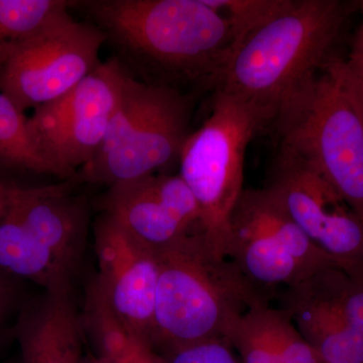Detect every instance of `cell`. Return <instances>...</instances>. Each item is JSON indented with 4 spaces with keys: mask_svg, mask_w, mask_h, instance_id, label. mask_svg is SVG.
<instances>
[{
    "mask_svg": "<svg viewBox=\"0 0 363 363\" xmlns=\"http://www.w3.org/2000/svg\"><path fill=\"white\" fill-rule=\"evenodd\" d=\"M138 80L183 92L213 91L236 45L228 21L204 0L73 1Z\"/></svg>",
    "mask_w": 363,
    "mask_h": 363,
    "instance_id": "6da1fadb",
    "label": "cell"
},
{
    "mask_svg": "<svg viewBox=\"0 0 363 363\" xmlns=\"http://www.w3.org/2000/svg\"><path fill=\"white\" fill-rule=\"evenodd\" d=\"M357 9V1L290 0L236 45L213 91L250 105L271 125L294 91L335 57L334 47Z\"/></svg>",
    "mask_w": 363,
    "mask_h": 363,
    "instance_id": "7a4b0ae2",
    "label": "cell"
},
{
    "mask_svg": "<svg viewBox=\"0 0 363 363\" xmlns=\"http://www.w3.org/2000/svg\"><path fill=\"white\" fill-rule=\"evenodd\" d=\"M154 325L150 342L157 353L224 338L234 320L274 294L252 283L202 233L157 252Z\"/></svg>",
    "mask_w": 363,
    "mask_h": 363,
    "instance_id": "3957f363",
    "label": "cell"
},
{
    "mask_svg": "<svg viewBox=\"0 0 363 363\" xmlns=\"http://www.w3.org/2000/svg\"><path fill=\"white\" fill-rule=\"evenodd\" d=\"M279 145L304 160L363 220V111L344 60L327 62L286 99Z\"/></svg>",
    "mask_w": 363,
    "mask_h": 363,
    "instance_id": "277c9868",
    "label": "cell"
},
{
    "mask_svg": "<svg viewBox=\"0 0 363 363\" xmlns=\"http://www.w3.org/2000/svg\"><path fill=\"white\" fill-rule=\"evenodd\" d=\"M194 101L193 93L143 82L125 70L118 107L104 143L74 179L109 188L179 162L192 133Z\"/></svg>",
    "mask_w": 363,
    "mask_h": 363,
    "instance_id": "5b68a950",
    "label": "cell"
},
{
    "mask_svg": "<svg viewBox=\"0 0 363 363\" xmlns=\"http://www.w3.org/2000/svg\"><path fill=\"white\" fill-rule=\"evenodd\" d=\"M211 111L182 149L179 175L201 211L202 234L217 255L226 257L229 220L242 194L248 145L269 121L233 95L213 91Z\"/></svg>",
    "mask_w": 363,
    "mask_h": 363,
    "instance_id": "8992f818",
    "label": "cell"
},
{
    "mask_svg": "<svg viewBox=\"0 0 363 363\" xmlns=\"http://www.w3.org/2000/svg\"><path fill=\"white\" fill-rule=\"evenodd\" d=\"M226 257L274 296L324 269H344L313 243L264 188L245 189L240 195L229 220Z\"/></svg>",
    "mask_w": 363,
    "mask_h": 363,
    "instance_id": "52a82bcc",
    "label": "cell"
},
{
    "mask_svg": "<svg viewBox=\"0 0 363 363\" xmlns=\"http://www.w3.org/2000/svg\"><path fill=\"white\" fill-rule=\"evenodd\" d=\"M71 7L52 16L0 66V92L21 111L64 96L102 63L104 33L90 21L74 18Z\"/></svg>",
    "mask_w": 363,
    "mask_h": 363,
    "instance_id": "ba28073f",
    "label": "cell"
},
{
    "mask_svg": "<svg viewBox=\"0 0 363 363\" xmlns=\"http://www.w3.org/2000/svg\"><path fill=\"white\" fill-rule=\"evenodd\" d=\"M125 69L102 62L74 89L35 108L28 118L33 142L60 179L71 180L97 154L121 100Z\"/></svg>",
    "mask_w": 363,
    "mask_h": 363,
    "instance_id": "9c48e42d",
    "label": "cell"
},
{
    "mask_svg": "<svg viewBox=\"0 0 363 363\" xmlns=\"http://www.w3.org/2000/svg\"><path fill=\"white\" fill-rule=\"evenodd\" d=\"M264 188L320 250L363 274V220L314 169L279 145Z\"/></svg>",
    "mask_w": 363,
    "mask_h": 363,
    "instance_id": "30bf717a",
    "label": "cell"
},
{
    "mask_svg": "<svg viewBox=\"0 0 363 363\" xmlns=\"http://www.w3.org/2000/svg\"><path fill=\"white\" fill-rule=\"evenodd\" d=\"M274 300L314 350L363 353V274L330 267L281 289Z\"/></svg>",
    "mask_w": 363,
    "mask_h": 363,
    "instance_id": "8fae6325",
    "label": "cell"
},
{
    "mask_svg": "<svg viewBox=\"0 0 363 363\" xmlns=\"http://www.w3.org/2000/svg\"><path fill=\"white\" fill-rule=\"evenodd\" d=\"M95 250L99 272L93 288L119 322L150 341L159 281L157 250L105 214L95 225Z\"/></svg>",
    "mask_w": 363,
    "mask_h": 363,
    "instance_id": "7c38bea8",
    "label": "cell"
},
{
    "mask_svg": "<svg viewBox=\"0 0 363 363\" xmlns=\"http://www.w3.org/2000/svg\"><path fill=\"white\" fill-rule=\"evenodd\" d=\"M111 217L152 250L202 233L201 211L181 176L152 174L108 188L100 201Z\"/></svg>",
    "mask_w": 363,
    "mask_h": 363,
    "instance_id": "4fadbf2b",
    "label": "cell"
},
{
    "mask_svg": "<svg viewBox=\"0 0 363 363\" xmlns=\"http://www.w3.org/2000/svg\"><path fill=\"white\" fill-rule=\"evenodd\" d=\"M78 182L23 188L13 185L6 213L74 272L80 264L87 234V201L75 194Z\"/></svg>",
    "mask_w": 363,
    "mask_h": 363,
    "instance_id": "5bb4252c",
    "label": "cell"
},
{
    "mask_svg": "<svg viewBox=\"0 0 363 363\" xmlns=\"http://www.w3.org/2000/svg\"><path fill=\"white\" fill-rule=\"evenodd\" d=\"M16 336L21 363H82L81 322L72 286L45 291L26 305L18 317Z\"/></svg>",
    "mask_w": 363,
    "mask_h": 363,
    "instance_id": "9a60e30c",
    "label": "cell"
},
{
    "mask_svg": "<svg viewBox=\"0 0 363 363\" xmlns=\"http://www.w3.org/2000/svg\"><path fill=\"white\" fill-rule=\"evenodd\" d=\"M224 338L241 363H321L283 310L262 303L234 320Z\"/></svg>",
    "mask_w": 363,
    "mask_h": 363,
    "instance_id": "2e32d148",
    "label": "cell"
},
{
    "mask_svg": "<svg viewBox=\"0 0 363 363\" xmlns=\"http://www.w3.org/2000/svg\"><path fill=\"white\" fill-rule=\"evenodd\" d=\"M74 272L13 216L0 218V274L54 291L72 286Z\"/></svg>",
    "mask_w": 363,
    "mask_h": 363,
    "instance_id": "e0dca14e",
    "label": "cell"
},
{
    "mask_svg": "<svg viewBox=\"0 0 363 363\" xmlns=\"http://www.w3.org/2000/svg\"><path fill=\"white\" fill-rule=\"evenodd\" d=\"M84 320L96 346L98 357L105 362L162 363L150 341L119 322L92 286L86 300Z\"/></svg>",
    "mask_w": 363,
    "mask_h": 363,
    "instance_id": "ac0fdd59",
    "label": "cell"
},
{
    "mask_svg": "<svg viewBox=\"0 0 363 363\" xmlns=\"http://www.w3.org/2000/svg\"><path fill=\"white\" fill-rule=\"evenodd\" d=\"M0 167L60 179L58 171L33 142L28 118L0 92Z\"/></svg>",
    "mask_w": 363,
    "mask_h": 363,
    "instance_id": "d6986e66",
    "label": "cell"
},
{
    "mask_svg": "<svg viewBox=\"0 0 363 363\" xmlns=\"http://www.w3.org/2000/svg\"><path fill=\"white\" fill-rule=\"evenodd\" d=\"M71 6L66 0H0V66L52 16Z\"/></svg>",
    "mask_w": 363,
    "mask_h": 363,
    "instance_id": "ffe728a7",
    "label": "cell"
},
{
    "mask_svg": "<svg viewBox=\"0 0 363 363\" xmlns=\"http://www.w3.org/2000/svg\"><path fill=\"white\" fill-rule=\"evenodd\" d=\"M289 1L290 0H204L208 6L228 21L235 35L236 45L248 33L283 11Z\"/></svg>",
    "mask_w": 363,
    "mask_h": 363,
    "instance_id": "44dd1931",
    "label": "cell"
},
{
    "mask_svg": "<svg viewBox=\"0 0 363 363\" xmlns=\"http://www.w3.org/2000/svg\"><path fill=\"white\" fill-rule=\"evenodd\" d=\"M159 354L162 363H241L225 338L209 339Z\"/></svg>",
    "mask_w": 363,
    "mask_h": 363,
    "instance_id": "7402d4cb",
    "label": "cell"
},
{
    "mask_svg": "<svg viewBox=\"0 0 363 363\" xmlns=\"http://www.w3.org/2000/svg\"><path fill=\"white\" fill-rule=\"evenodd\" d=\"M357 11L360 16L359 25L353 38L350 55L347 59L344 60V64L351 87L363 111V0L357 1Z\"/></svg>",
    "mask_w": 363,
    "mask_h": 363,
    "instance_id": "603a6c76",
    "label": "cell"
},
{
    "mask_svg": "<svg viewBox=\"0 0 363 363\" xmlns=\"http://www.w3.org/2000/svg\"><path fill=\"white\" fill-rule=\"evenodd\" d=\"M16 298L14 279L0 274V331L13 310Z\"/></svg>",
    "mask_w": 363,
    "mask_h": 363,
    "instance_id": "cb8c5ba5",
    "label": "cell"
},
{
    "mask_svg": "<svg viewBox=\"0 0 363 363\" xmlns=\"http://www.w3.org/2000/svg\"><path fill=\"white\" fill-rule=\"evenodd\" d=\"M11 189L13 185L0 182V218L6 213L11 202Z\"/></svg>",
    "mask_w": 363,
    "mask_h": 363,
    "instance_id": "d4e9b609",
    "label": "cell"
},
{
    "mask_svg": "<svg viewBox=\"0 0 363 363\" xmlns=\"http://www.w3.org/2000/svg\"><path fill=\"white\" fill-rule=\"evenodd\" d=\"M82 363H108L105 362V360L102 359V358H100L99 357H84V359H83Z\"/></svg>",
    "mask_w": 363,
    "mask_h": 363,
    "instance_id": "484cf974",
    "label": "cell"
}]
</instances>
